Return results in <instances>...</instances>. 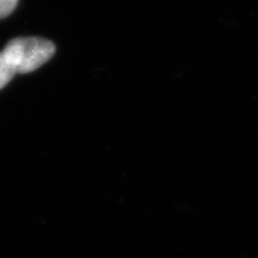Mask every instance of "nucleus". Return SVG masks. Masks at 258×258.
Segmentation results:
<instances>
[{
    "label": "nucleus",
    "mask_w": 258,
    "mask_h": 258,
    "mask_svg": "<svg viewBox=\"0 0 258 258\" xmlns=\"http://www.w3.org/2000/svg\"><path fill=\"white\" fill-rule=\"evenodd\" d=\"M16 72L12 70V67L10 66L4 55L2 54V51H0V90L11 82Z\"/></svg>",
    "instance_id": "obj_2"
},
{
    "label": "nucleus",
    "mask_w": 258,
    "mask_h": 258,
    "mask_svg": "<svg viewBox=\"0 0 258 258\" xmlns=\"http://www.w3.org/2000/svg\"><path fill=\"white\" fill-rule=\"evenodd\" d=\"M55 53L53 42L41 37H17L6 44L2 54L16 73L40 69Z\"/></svg>",
    "instance_id": "obj_1"
},
{
    "label": "nucleus",
    "mask_w": 258,
    "mask_h": 258,
    "mask_svg": "<svg viewBox=\"0 0 258 258\" xmlns=\"http://www.w3.org/2000/svg\"><path fill=\"white\" fill-rule=\"evenodd\" d=\"M18 4V0H0V19L11 15Z\"/></svg>",
    "instance_id": "obj_3"
}]
</instances>
